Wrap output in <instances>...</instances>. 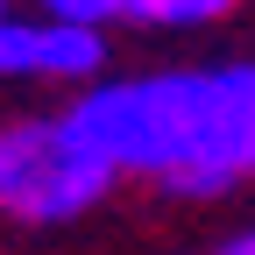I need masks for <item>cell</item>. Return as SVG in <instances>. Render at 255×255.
<instances>
[{
    "mask_svg": "<svg viewBox=\"0 0 255 255\" xmlns=\"http://www.w3.org/2000/svg\"><path fill=\"white\" fill-rule=\"evenodd\" d=\"M64 121L121 184L213 206L255 177V57L114 71L64 100Z\"/></svg>",
    "mask_w": 255,
    "mask_h": 255,
    "instance_id": "obj_1",
    "label": "cell"
},
{
    "mask_svg": "<svg viewBox=\"0 0 255 255\" xmlns=\"http://www.w3.org/2000/svg\"><path fill=\"white\" fill-rule=\"evenodd\" d=\"M121 177L85 149V135L57 114H7L0 121V220L14 227H71L107 206Z\"/></svg>",
    "mask_w": 255,
    "mask_h": 255,
    "instance_id": "obj_2",
    "label": "cell"
},
{
    "mask_svg": "<svg viewBox=\"0 0 255 255\" xmlns=\"http://www.w3.org/2000/svg\"><path fill=\"white\" fill-rule=\"evenodd\" d=\"M107 28L64 21V14H36L21 7L7 28H0V78L7 85H57V92H92L100 78H114L107 64Z\"/></svg>",
    "mask_w": 255,
    "mask_h": 255,
    "instance_id": "obj_3",
    "label": "cell"
},
{
    "mask_svg": "<svg viewBox=\"0 0 255 255\" xmlns=\"http://www.w3.org/2000/svg\"><path fill=\"white\" fill-rule=\"evenodd\" d=\"M241 0H135L128 28H156V36H191V28H220Z\"/></svg>",
    "mask_w": 255,
    "mask_h": 255,
    "instance_id": "obj_4",
    "label": "cell"
},
{
    "mask_svg": "<svg viewBox=\"0 0 255 255\" xmlns=\"http://www.w3.org/2000/svg\"><path fill=\"white\" fill-rule=\"evenodd\" d=\"M36 14H64V21H85V28H128V7L135 0H28Z\"/></svg>",
    "mask_w": 255,
    "mask_h": 255,
    "instance_id": "obj_5",
    "label": "cell"
},
{
    "mask_svg": "<svg viewBox=\"0 0 255 255\" xmlns=\"http://www.w3.org/2000/svg\"><path fill=\"white\" fill-rule=\"evenodd\" d=\"M213 255H255V220H241V227H227L213 241Z\"/></svg>",
    "mask_w": 255,
    "mask_h": 255,
    "instance_id": "obj_6",
    "label": "cell"
},
{
    "mask_svg": "<svg viewBox=\"0 0 255 255\" xmlns=\"http://www.w3.org/2000/svg\"><path fill=\"white\" fill-rule=\"evenodd\" d=\"M14 14H21V7H14V0H0V28H7V21H14Z\"/></svg>",
    "mask_w": 255,
    "mask_h": 255,
    "instance_id": "obj_7",
    "label": "cell"
}]
</instances>
